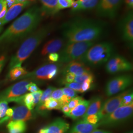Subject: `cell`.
<instances>
[{
	"label": "cell",
	"mask_w": 133,
	"mask_h": 133,
	"mask_svg": "<svg viewBox=\"0 0 133 133\" xmlns=\"http://www.w3.org/2000/svg\"><path fill=\"white\" fill-rule=\"evenodd\" d=\"M99 127L98 123L91 124L83 119L79 120L66 133H91Z\"/></svg>",
	"instance_id": "19"
},
{
	"label": "cell",
	"mask_w": 133,
	"mask_h": 133,
	"mask_svg": "<svg viewBox=\"0 0 133 133\" xmlns=\"http://www.w3.org/2000/svg\"><path fill=\"white\" fill-rule=\"evenodd\" d=\"M5 4V1H3V0H0V12L3 9Z\"/></svg>",
	"instance_id": "48"
},
{
	"label": "cell",
	"mask_w": 133,
	"mask_h": 133,
	"mask_svg": "<svg viewBox=\"0 0 133 133\" xmlns=\"http://www.w3.org/2000/svg\"><path fill=\"white\" fill-rule=\"evenodd\" d=\"M90 100H83L75 108L71 109L68 114L65 115L67 117L73 120H76L85 114L87 109L90 104Z\"/></svg>",
	"instance_id": "21"
},
{
	"label": "cell",
	"mask_w": 133,
	"mask_h": 133,
	"mask_svg": "<svg viewBox=\"0 0 133 133\" xmlns=\"http://www.w3.org/2000/svg\"><path fill=\"white\" fill-rule=\"evenodd\" d=\"M123 0H100L96 6V14L101 17L114 19L117 16Z\"/></svg>",
	"instance_id": "9"
},
{
	"label": "cell",
	"mask_w": 133,
	"mask_h": 133,
	"mask_svg": "<svg viewBox=\"0 0 133 133\" xmlns=\"http://www.w3.org/2000/svg\"><path fill=\"white\" fill-rule=\"evenodd\" d=\"M63 93L62 92V89H55L53 91L51 95V98L54 99V100H57L60 102L61 100H62V97L63 96Z\"/></svg>",
	"instance_id": "35"
},
{
	"label": "cell",
	"mask_w": 133,
	"mask_h": 133,
	"mask_svg": "<svg viewBox=\"0 0 133 133\" xmlns=\"http://www.w3.org/2000/svg\"><path fill=\"white\" fill-rule=\"evenodd\" d=\"M32 4L31 2H26L16 3L10 6L8 9L4 17L0 20V27H3L5 24L15 18L25 9L30 6Z\"/></svg>",
	"instance_id": "15"
},
{
	"label": "cell",
	"mask_w": 133,
	"mask_h": 133,
	"mask_svg": "<svg viewBox=\"0 0 133 133\" xmlns=\"http://www.w3.org/2000/svg\"><path fill=\"white\" fill-rule=\"evenodd\" d=\"M39 89L37 85L32 82H30L27 85V90L31 92V93H34L39 90Z\"/></svg>",
	"instance_id": "40"
},
{
	"label": "cell",
	"mask_w": 133,
	"mask_h": 133,
	"mask_svg": "<svg viewBox=\"0 0 133 133\" xmlns=\"http://www.w3.org/2000/svg\"><path fill=\"white\" fill-rule=\"evenodd\" d=\"M60 65L51 63L44 65L34 71L28 72L19 79L51 80L55 78L59 74Z\"/></svg>",
	"instance_id": "7"
},
{
	"label": "cell",
	"mask_w": 133,
	"mask_h": 133,
	"mask_svg": "<svg viewBox=\"0 0 133 133\" xmlns=\"http://www.w3.org/2000/svg\"><path fill=\"white\" fill-rule=\"evenodd\" d=\"M23 104L28 109L32 110L35 108L34 105L33 96L31 93H27L23 96Z\"/></svg>",
	"instance_id": "29"
},
{
	"label": "cell",
	"mask_w": 133,
	"mask_h": 133,
	"mask_svg": "<svg viewBox=\"0 0 133 133\" xmlns=\"http://www.w3.org/2000/svg\"><path fill=\"white\" fill-rule=\"evenodd\" d=\"M65 39L56 38L52 39L46 43L43 46L41 54L43 56L52 53H57L65 45Z\"/></svg>",
	"instance_id": "18"
},
{
	"label": "cell",
	"mask_w": 133,
	"mask_h": 133,
	"mask_svg": "<svg viewBox=\"0 0 133 133\" xmlns=\"http://www.w3.org/2000/svg\"><path fill=\"white\" fill-rule=\"evenodd\" d=\"M91 133H112L109 131H105V130H101V129H96L94 130Z\"/></svg>",
	"instance_id": "46"
},
{
	"label": "cell",
	"mask_w": 133,
	"mask_h": 133,
	"mask_svg": "<svg viewBox=\"0 0 133 133\" xmlns=\"http://www.w3.org/2000/svg\"><path fill=\"white\" fill-rule=\"evenodd\" d=\"M5 2L6 3L8 9L10 8L12 5L16 4V0H5Z\"/></svg>",
	"instance_id": "45"
},
{
	"label": "cell",
	"mask_w": 133,
	"mask_h": 133,
	"mask_svg": "<svg viewBox=\"0 0 133 133\" xmlns=\"http://www.w3.org/2000/svg\"><path fill=\"white\" fill-rule=\"evenodd\" d=\"M82 119L88 123L93 125L98 123L100 121V119L97 114L89 115L83 118Z\"/></svg>",
	"instance_id": "31"
},
{
	"label": "cell",
	"mask_w": 133,
	"mask_h": 133,
	"mask_svg": "<svg viewBox=\"0 0 133 133\" xmlns=\"http://www.w3.org/2000/svg\"><path fill=\"white\" fill-rule=\"evenodd\" d=\"M83 100H84V99L82 97L79 96H76V97L71 99L68 104L70 110L74 109V108H75L76 105H78Z\"/></svg>",
	"instance_id": "34"
},
{
	"label": "cell",
	"mask_w": 133,
	"mask_h": 133,
	"mask_svg": "<svg viewBox=\"0 0 133 133\" xmlns=\"http://www.w3.org/2000/svg\"><path fill=\"white\" fill-rule=\"evenodd\" d=\"M61 28L66 43L94 42L104 35L108 24L99 20L76 17L64 23Z\"/></svg>",
	"instance_id": "1"
},
{
	"label": "cell",
	"mask_w": 133,
	"mask_h": 133,
	"mask_svg": "<svg viewBox=\"0 0 133 133\" xmlns=\"http://www.w3.org/2000/svg\"><path fill=\"white\" fill-rule=\"evenodd\" d=\"M62 90L63 94L70 98L71 100L77 96V92L68 87L63 88Z\"/></svg>",
	"instance_id": "33"
},
{
	"label": "cell",
	"mask_w": 133,
	"mask_h": 133,
	"mask_svg": "<svg viewBox=\"0 0 133 133\" xmlns=\"http://www.w3.org/2000/svg\"><path fill=\"white\" fill-rule=\"evenodd\" d=\"M66 87L71 88V89L75 91L76 92H81V84L76 82H72L70 83L65 84Z\"/></svg>",
	"instance_id": "38"
},
{
	"label": "cell",
	"mask_w": 133,
	"mask_h": 133,
	"mask_svg": "<svg viewBox=\"0 0 133 133\" xmlns=\"http://www.w3.org/2000/svg\"><path fill=\"white\" fill-rule=\"evenodd\" d=\"M126 9L128 10H132L133 8V0H124Z\"/></svg>",
	"instance_id": "42"
},
{
	"label": "cell",
	"mask_w": 133,
	"mask_h": 133,
	"mask_svg": "<svg viewBox=\"0 0 133 133\" xmlns=\"http://www.w3.org/2000/svg\"><path fill=\"white\" fill-rule=\"evenodd\" d=\"M118 27L122 38L130 47L133 46V12L129 10L121 19Z\"/></svg>",
	"instance_id": "12"
},
{
	"label": "cell",
	"mask_w": 133,
	"mask_h": 133,
	"mask_svg": "<svg viewBox=\"0 0 133 133\" xmlns=\"http://www.w3.org/2000/svg\"><path fill=\"white\" fill-rule=\"evenodd\" d=\"M69 129V123L62 118L58 117L41 129L38 133H66Z\"/></svg>",
	"instance_id": "14"
},
{
	"label": "cell",
	"mask_w": 133,
	"mask_h": 133,
	"mask_svg": "<svg viewBox=\"0 0 133 133\" xmlns=\"http://www.w3.org/2000/svg\"><path fill=\"white\" fill-rule=\"evenodd\" d=\"M133 65L125 58L114 54L106 63L105 70L110 74H114L122 71L133 70Z\"/></svg>",
	"instance_id": "11"
},
{
	"label": "cell",
	"mask_w": 133,
	"mask_h": 133,
	"mask_svg": "<svg viewBox=\"0 0 133 133\" xmlns=\"http://www.w3.org/2000/svg\"><path fill=\"white\" fill-rule=\"evenodd\" d=\"M67 64L63 70L64 74L70 72L75 76H79L85 72L90 71L89 66L79 61H74Z\"/></svg>",
	"instance_id": "17"
},
{
	"label": "cell",
	"mask_w": 133,
	"mask_h": 133,
	"mask_svg": "<svg viewBox=\"0 0 133 133\" xmlns=\"http://www.w3.org/2000/svg\"><path fill=\"white\" fill-rule=\"evenodd\" d=\"M43 17L38 6L29 9L0 35V45L15 42L30 35L37 28Z\"/></svg>",
	"instance_id": "2"
},
{
	"label": "cell",
	"mask_w": 133,
	"mask_h": 133,
	"mask_svg": "<svg viewBox=\"0 0 133 133\" xmlns=\"http://www.w3.org/2000/svg\"><path fill=\"white\" fill-rule=\"evenodd\" d=\"M8 109V103L6 101L0 102V119L3 118Z\"/></svg>",
	"instance_id": "36"
},
{
	"label": "cell",
	"mask_w": 133,
	"mask_h": 133,
	"mask_svg": "<svg viewBox=\"0 0 133 133\" xmlns=\"http://www.w3.org/2000/svg\"><path fill=\"white\" fill-rule=\"evenodd\" d=\"M6 61V58L5 56L3 55L0 56V72L2 71L3 67L5 65Z\"/></svg>",
	"instance_id": "43"
},
{
	"label": "cell",
	"mask_w": 133,
	"mask_h": 133,
	"mask_svg": "<svg viewBox=\"0 0 133 133\" xmlns=\"http://www.w3.org/2000/svg\"><path fill=\"white\" fill-rule=\"evenodd\" d=\"M75 76L70 72L65 74V76L62 79V83L64 84L71 83L74 81Z\"/></svg>",
	"instance_id": "37"
},
{
	"label": "cell",
	"mask_w": 133,
	"mask_h": 133,
	"mask_svg": "<svg viewBox=\"0 0 133 133\" xmlns=\"http://www.w3.org/2000/svg\"><path fill=\"white\" fill-rule=\"evenodd\" d=\"M13 114L10 121H27L36 117L35 113L32 110L28 109L25 105H20L13 108Z\"/></svg>",
	"instance_id": "16"
},
{
	"label": "cell",
	"mask_w": 133,
	"mask_h": 133,
	"mask_svg": "<svg viewBox=\"0 0 133 133\" xmlns=\"http://www.w3.org/2000/svg\"><path fill=\"white\" fill-rule=\"evenodd\" d=\"M75 2V0H57L56 12H58L61 10L71 8Z\"/></svg>",
	"instance_id": "26"
},
{
	"label": "cell",
	"mask_w": 133,
	"mask_h": 133,
	"mask_svg": "<svg viewBox=\"0 0 133 133\" xmlns=\"http://www.w3.org/2000/svg\"><path fill=\"white\" fill-rule=\"evenodd\" d=\"M94 43L95 42L66 43L59 54V61L61 63H68L74 61H79Z\"/></svg>",
	"instance_id": "5"
},
{
	"label": "cell",
	"mask_w": 133,
	"mask_h": 133,
	"mask_svg": "<svg viewBox=\"0 0 133 133\" xmlns=\"http://www.w3.org/2000/svg\"><path fill=\"white\" fill-rule=\"evenodd\" d=\"M127 91V90L125 91L118 95L112 97L103 103L101 109L97 114L100 120L107 117L113 112L115 110L122 106L123 97Z\"/></svg>",
	"instance_id": "13"
},
{
	"label": "cell",
	"mask_w": 133,
	"mask_h": 133,
	"mask_svg": "<svg viewBox=\"0 0 133 133\" xmlns=\"http://www.w3.org/2000/svg\"><path fill=\"white\" fill-rule=\"evenodd\" d=\"M61 110L64 113V115L68 114L70 111V109H69V107L68 104H65V105H63L62 107V108Z\"/></svg>",
	"instance_id": "44"
},
{
	"label": "cell",
	"mask_w": 133,
	"mask_h": 133,
	"mask_svg": "<svg viewBox=\"0 0 133 133\" xmlns=\"http://www.w3.org/2000/svg\"><path fill=\"white\" fill-rule=\"evenodd\" d=\"M3 1H5V0H3Z\"/></svg>",
	"instance_id": "51"
},
{
	"label": "cell",
	"mask_w": 133,
	"mask_h": 133,
	"mask_svg": "<svg viewBox=\"0 0 133 133\" xmlns=\"http://www.w3.org/2000/svg\"><path fill=\"white\" fill-rule=\"evenodd\" d=\"M55 89V88L54 87L49 86L45 90L43 91V94L41 96L40 101H39L38 104L37 105V107H39V106L43 105V104L45 102V101L50 98L51 93H52L53 91Z\"/></svg>",
	"instance_id": "27"
},
{
	"label": "cell",
	"mask_w": 133,
	"mask_h": 133,
	"mask_svg": "<svg viewBox=\"0 0 133 133\" xmlns=\"http://www.w3.org/2000/svg\"><path fill=\"white\" fill-rule=\"evenodd\" d=\"M133 104V92L132 89L127 90L126 93L123 97L122 106L128 105Z\"/></svg>",
	"instance_id": "30"
},
{
	"label": "cell",
	"mask_w": 133,
	"mask_h": 133,
	"mask_svg": "<svg viewBox=\"0 0 133 133\" xmlns=\"http://www.w3.org/2000/svg\"><path fill=\"white\" fill-rule=\"evenodd\" d=\"M43 91L41 90H39L37 91V92H34V93H32V94L33 96L34 99V107L36 106L38 104L40 99H41V96L43 94Z\"/></svg>",
	"instance_id": "39"
},
{
	"label": "cell",
	"mask_w": 133,
	"mask_h": 133,
	"mask_svg": "<svg viewBox=\"0 0 133 133\" xmlns=\"http://www.w3.org/2000/svg\"><path fill=\"white\" fill-rule=\"evenodd\" d=\"M6 128L9 133H25L27 124L23 121H10L6 125Z\"/></svg>",
	"instance_id": "24"
},
{
	"label": "cell",
	"mask_w": 133,
	"mask_h": 133,
	"mask_svg": "<svg viewBox=\"0 0 133 133\" xmlns=\"http://www.w3.org/2000/svg\"><path fill=\"white\" fill-rule=\"evenodd\" d=\"M126 133H133V131H129L128 132Z\"/></svg>",
	"instance_id": "50"
},
{
	"label": "cell",
	"mask_w": 133,
	"mask_h": 133,
	"mask_svg": "<svg viewBox=\"0 0 133 133\" xmlns=\"http://www.w3.org/2000/svg\"><path fill=\"white\" fill-rule=\"evenodd\" d=\"M2 30H3V27H0V33H1Z\"/></svg>",
	"instance_id": "49"
},
{
	"label": "cell",
	"mask_w": 133,
	"mask_h": 133,
	"mask_svg": "<svg viewBox=\"0 0 133 133\" xmlns=\"http://www.w3.org/2000/svg\"><path fill=\"white\" fill-rule=\"evenodd\" d=\"M42 4L41 10L43 16H53L57 14L56 7L57 0H39Z\"/></svg>",
	"instance_id": "22"
},
{
	"label": "cell",
	"mask_w": 133,
	"mask_h": 133,
	"mask_svg": "<svg viewBox=\"0 0 133 133\" xmlns=\"http://www.w3.org/2000/svg\"><path fill=\"white\" fill-rule=\"evenodd\" d=\"M111 43L105 42L92 46L79 59L88 66H99L106 63L114 54Z\"/></svg>",
	"instance_id": "4"
},
{
	"label": "cell",
	"mask_w": 133,
	"mask_h": 133,
	"mask_svg": "<svg viewBox=\"0 0 133 133\" xmlns=\"http://www.w3.org/2000/svg\"><path fill=\"white\" fill-rule=\"evenodd\" d=\"M94 79H89L85 81L83 83L81 84V92L84 93L90 90L92 87L93 84L94 83Z\"/></svg>",
	"instance_id": "32"
},
{
	"label": "cell",
	"mask_w": 133,
	"mask_h": 133,
	"mask_svg": "<svg viewBox=\"0 0 133 133\" xmlns=\"http://www.w3.org/2000/svg\"><path fill=\"white\" fill-rule=\"evenodd\" d=\"M52 26H43L29 35L14 55L11 57L9 68L10 70L16 66H21L22 64L28 58L34 51L38 47L50 32Z\"/></svg>",
	"instance_id": "3"
},
{
	"label": "cell",
	"mask_w": 133,
	"mask_h": 133,
	"mask_svg": "<svg viewBox=\"0 0 133 133\" xmlns=\"http://www.w3.org/2000/svg\"><path fill=\"white\" fill-rule=\"evenodd\" d=\"M28 72L25 68L22 66H16L10 70L7 76L6 80L9 81H13L19 79L21 77L26 75Z\"/></svg>",
	"instance_id": "25"
},
{
	"label": "cell",
	"mask_w": 133,
	"mask_h": 133,
	"mask_svg": "<svg viewBox=\"0 0 133 133\" xmlns=\"http://www.w3.org/2000/svg\"><path fill=\"white\" fill-rule=\"evenodd\" d=\"M133 78L131 75H124L115 76L110 79L105 86V94L110 97L123 91L132 84Z\"/></svg>",
	"instance_id": "8"
},
{
	"label": "cell",
	"mask_w": 133,
	"mask_h": 133,
	"mask_svg": "<svg viewBox=\"0 0 133 133\" xmlns=\"http://www.w3.org/2000/svg\"><path fill=\"white\" fill-rule=\"evenodd\" d=\"M48 60L51 62H55L59 61V55L57 53H52L48 55Z\"/></svg>",
	"instance_id": "41"
},
{
	"label": "cell",
	"mask_w": 133,
	"mask_h": 133,
	"mask_svg": "<svg viewBox=\"0 0 133 133\" xmlns=\"http://www.w3.org/2000/svg\"><path fill=\"white\" fill-rule=\"evenodd\" d=\"M100 0H76L71 6V13L92 10L98 5Z\"/></svg>",
	"instance_id": "20"
},
{
	"label": "cell",
	"mask_w": 133,
	"mask_h": 133,
	"mask_svg": "<svg viewBox=\"0 0 133 133\" xmlns=\"http://www.w3.org/2000/svg\"><path fill=\"white\" fill-rule=\"evenodd\" d=\"M133 113V104L121 106L107 117L100 120L98 123L99 126L114 127L127 122L130 119Z\"/></svg>",
	"instance_id": "6"
},
{
	"label": "cell",
	"mask_w": 133,
	"mask_h": 133,
	"mask_svg": "<svg viewBox=\"0 0 133 133\" xmlns=\"http://www.w3.org/2000/svg\"><path fill=\"white\" fill-rule=\"evenodd\" d=\"M90 101L89 105L82 118L89 115L98 114L103 104V98L100 96H95Z\"/></svg>",
	"instance_id": "23"
},
{
	"label": "cell",
	"mask_w": 133,
	"mask_h": 133,
	"mask_svg": "<svg viewBox=\"0 0 133 133\" xmlns=\"http://www.w3.org/2000/svg\"><path fill=\"white\" fill-rule=\"evenodd\" d=\"M35 0H16V3H24L26 2H33Z\"/></svg>",
	"instance_id": "47"
},
{
	"label": "cell",
	"mask_w": 133,
	"mask_h": 133,
	"mask_svg": "<svg viewBox=\"0 0 133 133\" xmlns=\"http://www.w3.org/2000/svg\"><path fill=\"white\" fill-rule=\"evenodd\" d=\"M29 79H25L10 86L0 93V102H13L14 101L24 95L27 91Z\"/></svg>",
	"instance_id": "10"
},
{
	"label": "cell",
	"mask_w": 133,
	"mask_h": 133,
	"mask_svg": "<svg viewBox=\"0 0 133 133\" xmlns=\"http://www.w3.org/2000/svg\"><path fill=\"white\" fill-rule=\"evenodd\" d=\"M89 79H94V75L91 71H87L79 76H75L74 82L82 84L85 81Z\"/></svg>",
	"instance_id": "28"
}]
</instances>
